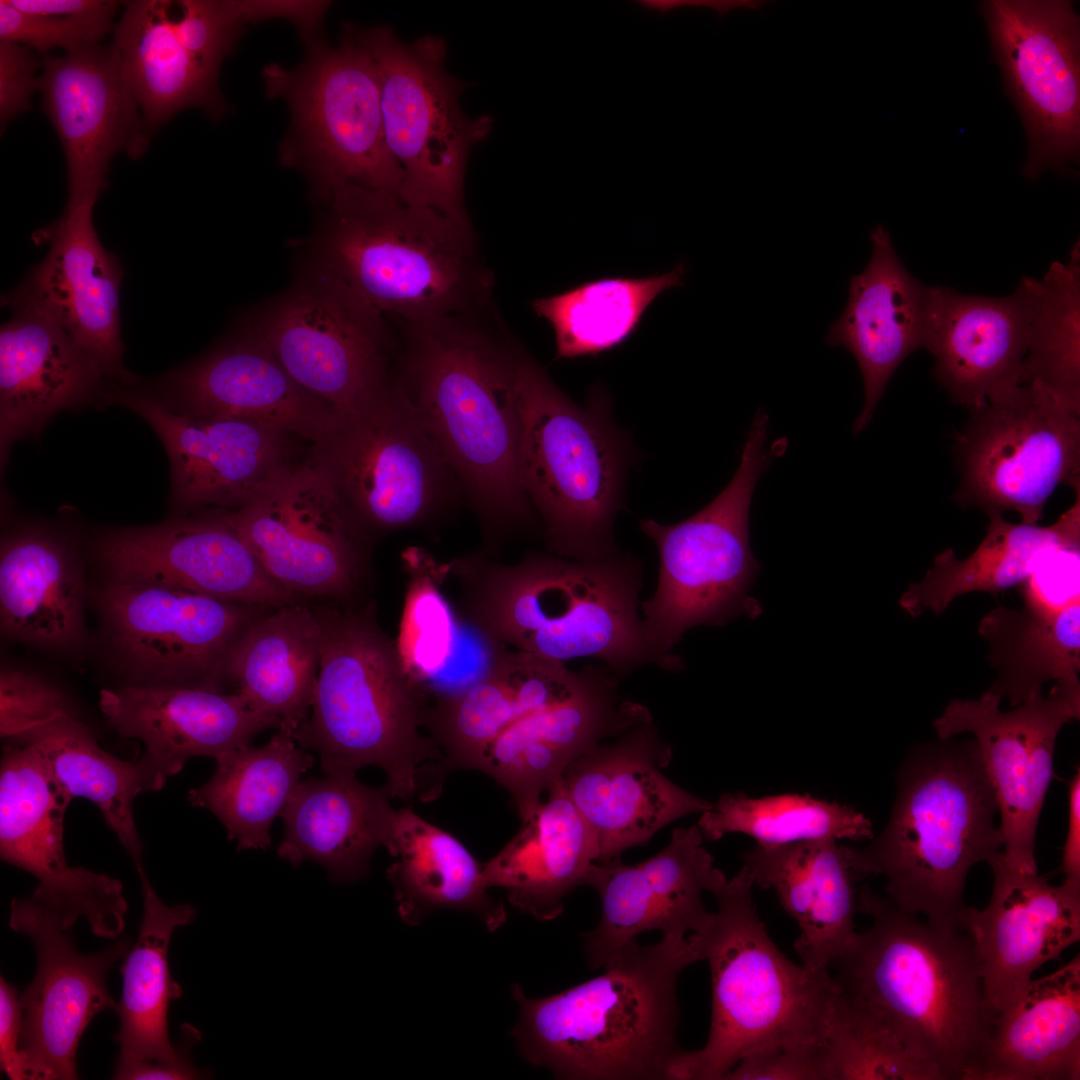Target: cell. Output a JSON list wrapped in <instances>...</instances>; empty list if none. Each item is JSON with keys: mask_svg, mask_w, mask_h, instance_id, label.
Here are the masks:
<instances>
[{"mask_svg": "<svg viewBox=\"0 0 1080 1080\" xmlns=\"http://www.w3.org/2000/svg\"><path fill=\"white\" fill-rule=\"evenodd\" d=\"M478 313L405 323L397 374L477 519L480 552L498 558L540 524L518 470L520 344Z\"/></svg>", "mask_w": 1080, "mask_h": 1080, "instance_id": "6da1fadb", "label": "cell"}, {"mask_svg": "<svg viewBox=\"0 0 1080 1080\" xmlns=\"http://www.w3.org/2000/svg\"><path fill=\"white\" fill-rule=\"evenodd\" d=\"M448 571L461 617L493 647L562 663L595 658L619 679L644 665L664 669L638 613L643 567L629 553L579 561L529 552L506 564L477 551Z\"/></svg>", "mask_w": 1080, "mask_h": 1080, "instance_id": "7a4b0ae2", "label": "cell"}, {"mask_svg": "<svg viewBox=\"0 0 1080 1080\" xmlns=\"http://www.w3.org/2000/svg\"><path fill=\"white\" fill-rule=\"evenodd\" d=\"M857 911L871 925L831 965L840 990L938 1080H973L995 1016L970 936L923 922L867 886Z\"/></svg>", "mask_w": 1080, "mask_h": 1080, "instance_id": "3957f363", "label": "cell"}, {"mask_svg": "<svg viewBox=\"0 0 1080 1080\" xmlns=\"http://www.w3.org/2000/svg\"><path fill=\"white\" fill-rule=\"evenodd\" d=\"M699 961V936L662 935L630 943L601 975L554 995L530 998L513 984L519 1054L559 1079L673 1080L684 1051L677 985Z\"/></svg>", "mask_w": 1080, "mask_h": 1080, "instance_id": "277c9868", "label": "cell"}, {"mask_svg": "<svg viewBox=\"0 0 1080 1080\" xmlns=\"http://www.w3.org/2000/svg\"><path fill=\"white\" fill-rule=\"evenodd\" d=\"M884 830L847 846L859 879H886V897L937 926L963 930L969 870L1003 846L997 802L974 740L917 747L900 766Z\"/></svg>", "mask_w": 1080, "mask_h": 1080, "instance_id": "5b68a950", "label": "cell"}, {"mask_svg": "<svg viewBox=\"0 0 1080 1080\" xmlns=\"http://www.w3.org/2000/svg\"><path fill=\"white\" fill-rule=\"evenodd\" d=\"M321 659L310 713L297 743L318 754L324 775L381 768L392 798L417 797L421 768L443 759L421 733L428 689L409 667L398 640L377 622L375 603L315 607Z\"/></svg>", "mask_w": 1080, "mask_h": 1080, "instance_id": "8992f818", "label": "cell"}, {"mask_svg": "<svg viewBox=\"0 0 1080 1080\" xmlns=\"http://www.w3.org/2000/svg\"><path fill=\"white\" fill-rule=\"evenodd\" d=\"M326 200L320 267L382 313L424 323L488 307L493 276L470 223L355 185Z\"/></svg>", "mask_w": 1080, "mask_h": 1080, "instance_id": "52a82bcc", "label": "cell"}, {"mask_svg": "<svg viewBox=\"0 0 1080 1080\" xmlns=\"http://www.w3.org/2000/svg\"><path fill=\"white\" fill-rule=\"evenodd\" d=\"M753 887L742 866L711 891L717 910L701 935L711 975L710 1029L703 1048L685 1052L686 1080H724L751 1053L826 1038L840 988L831 970L795 964L775 946L756 913Z\"/></svg>", "mask_w": 1080, "mask_h": 1080, "instance_id": "ba28073f", "label": "cell"}, {"mask_svg": "<svg viewBox=\"0 0 1080 1080\" xmlns=\"http://www.w3.org/2000/svg\"><path fill=\"white\" fill-rule=\"evenodd\" d=\"M516 383L519 476L548 552L579 561L618 552L628 449L606 395L599 388L585 406L574 403L521 345Z\"/></svg>", "mask_w": 1080, "mask_h": 1080, "instance_id": "9c48e42d", "label": "cell"}, {"mask_svg": "<svg viewBox=\"0 0 1080 1080\" xmlns=\"http://www.w3.org/2000/svg\"><path fill=\"white\" fill-rule=\"evenodd\" d=\"M768 421L760 408L733 478L703 509L671 525L652 519L639 522L660 557L654 595L640 602L643 628L666 670L683 668L672 650L690 628L722 626L738 616L761 613L757 600L748 594L760 570L750 548L749 510L760 476L777 456L765 448Z\"/></svg>", "mask_w": 1080, "mask_h": 1080, "instance_id": "30bf717a", "label": "cell"}, {"mask_svg": "<svg viewBox=\"0 0 1080 1080\" xmlns=\"http://www.w3.org/2000/svg\"><path fill=\"white\" fill-rule=\"evenodd\" d=\"M307 45L298 66L273 63L262 72L268 97L285 100L291 113L282 162L307 172L325 197L343 185L398 195L403 171L386 142L370 52L351 25L335 47L317 38Z\"/></svg>", "mask_w": 1080, "mask_h": 1080, "instance_id": "8fae6325", "label": "cell"}, {"mask_svg": "<svg viewBox=\"0 0 1080 1080\" xmlns=\"http://www.w3.org/2000/svg\"><path fill=\"white\" fill-rule=\"evenodd\" d=\"M344 505L369 539L425 529L456 503L460 487L397 376L314 445Z\"/></svg>", "mask_w": 1080, "mask_h": 1080, "instance_id": "7c38bea8", "label": "cell"}, {"mask_svg": "<svg viewBox=\"0 0 1080 1080\" xmlns=\"http://www.w3.org/2000/svg\"><path fill=\"white\" fill-rule=\"evenodd\" d=\"M355 32L377 65L385 138L403 171L398 197L469 224L465 167L471 149L491 132L492 118H470L461 109L466 84L446 71L441 38L404 43L385 26Z\"/></svg>", "mask_w": 1080, "mask_h": 1080, "instance_id": "4fadbf2b", "label": "cell"}, {"mask_svg": "<svg viewBox=\"0 0 1080 1080\" xmlns=\"http://www.w3.org/2000/svg\"><path fill=\"white\" fill-rule=\"evenodd\" d=\"M969 412L955 445L958 504L1038 524L1059 485L1080 489V412L1025 382Z\"/></svg>", "mask_w": 1080, "mask_h": 1080, "instance_id": "5bb4252c", "label": "cell"}, {"mask_svg": "<svg viewBox=\"0 0 1080 1080\" xmlns=\"http://www.w3.org/2000/svg\"><path fill=\"white\" fill-rule=\"evenodd\" d=\"M232 516L261 566L295 597L349 603L367 584L368 538L314 454L286 463Z\"/></svg>", "mask_w": 1080, "mask_h": 1080, "instance_id": "9a60e30c", "label": "cell"}, {"mask_svg": "<svg viewBox=\"0 0 1080 1080\" xmlns=\"http://www.w3.org/2000/svg\"><path fill=\"white\" fill-rule=\"evenodd\" d=\"M248 334L334 416L397 375L389 368L383 313L321 267L265 310Z\"/></svg>", "mask_w": 1080, "mask_h": 1080, "instance_id": "2e32d148", "label": "cell"}, {"mask_svg": "<svg viewBox=\"0 0 1080 1080\" xmlns=\"http://www.w3.org/2000/svg\"><path fill=\"white\" fill-rule=\"evenodd\" d=\"M992 58L1028 139L1021 174L1070 176L1080 153V20L1072 1L987 0L980 4Z\"/></svg>", "mask_w": 1080, "mask_h": 1080, "instance_id": "e0dca14e", "label": "cell"}, {"mask_svg": "<svg viewBox=\"0 0 1080 1080\" xmlns=\"http://www.w3.org/2000/svg\"><path fill=\"white\" fill-rule=\"evenodd\" d=\"M106 635L131 683L220 691L229 654L268 609L160 584L110 578L100 593Z\"/></svg>", "mask_w": 1080, "mask_h": 1080, "instance_id": "ac0fdd59", "label": "cell"}, {"mask_svg": "<svg viewBox=\"0 0 1080 1080\" xmlns=\"http://www.w3.org/2000/svg\"><path fill=\"white\" fill-rule=\"evenodd\" d=\"M989 691L952 700L933 726L939 739L971 733L1000 814L1003 858L1008 866L1037 873L1036 831L1053 780L1055 743L1061 728L1080 715V688L1055 685L1011 711Z\"/></svg>", "mask_w": 1080, "mask_h": 1080, "instance_id": "d6986e66", "label": "cell"}, {"mask_svg": "<svg viewBox=\"0 0 1080 1080\" xmlns=\"http://www.w3.org/2000/svg\"><path fill=\"white\" fill-rule=\"evenodd\" d=\"M69 803L31 745L16 743L5 749L0 771L2 860L37 878L31 896L67 927L84 918L96 936L116 939L127 912L122 883L67 863L63 817Z\"/></svg>", "mask_w": 1080, "mask_h": 1080, "instance_id": "ffe728a7", "label": "cell"}, {"mask_svg": "<svg viewBox=\"0 0 1080 1080\" xmlns=\"http://www.w3.org/2000/svg\"><path fill=\"white\" fill-rule=\"evenodd\" d=\"M9 926L31 940L37 957L34 979L20 994V1047L29 1080L78 1079L80 1038L98 1013L115 1009L106 978L127 953L129 940L81 954L71 928L31 895L11 902Z\"/></svg>", "mask_w": 1080, "mask_h": 1080, "instance_id": "44dd1931", "label": "cell"}, {"mask_svg": "<svg viewBox=\"0 0 1080 1080\" xmlns=\"http://www.w3.org/2000/svg\"><path fill=\"white\" fill-rule=\"evenodd\" d=\"M96 555L110 578L154 583L273 609L296 602L242 540L232 513L187 517L101 535Z\"/></svg>", "mask_w": 1080, "mask_h": 1080, "instance_id": "7402d4cb", "label": "cell"}, {"mask_svg": "<svg viewBox=\"0 0 1080 1080\" xmlns=\"http://www.w3.org/2000/svg\"><path fill=\"white\" fill-rule=\"evenodd\" d=\"M697 825L676 828L658 854L635 865L620 859L594 863L585 885L601 902L598 924L584 934V950L592 969L605 968L640 934L703 935L713 912L702 899L724 873L703 846Z\"/></svg>", "mask_w": 1080, "mask_h": 1080, "instance_id": "603a6c76", "label": "cell"}, {"mask_svg": "<svg viewBox=\"0 0 1080 1080\" xmlns=\"http://www.w3.org/2000/svg\"><path fill=\"white\" fill-rule=\"evenodd\" d=\"M43 109L62 144L67 165L66 211L94 203L107 187L111 159L140 158L148 127L112 45L42 59Z\"/></svg>", "mask_w": 1080, "mask_h": 1080, "instance_id": "cb8c5ba5", "label": "cell"}, {"mask_svg": "<svg viewBox=\"0 0 1080 1080\" xmlns=\"http://www.w3.org/2000/svg\"><path fill=\"white\" fill-rule=\"evenodd\" d=\"M671 759V747L650 719L565 769L561 780L595 837L597 863L620 859L671 822L713 806L663 775Z\"/></svg>", "mask_w": 1080, "mask_h": 1080, "instance_id": "d4e9b609", "label": "cell"}, {"mask_svg": "<svg viewBox=\"0 0 1080 1080\" xmlns=\"http://www.w3.org/2000/svg\"><path fill=\"white\" fill-rule=\"evenodd\" d=\"M583 678L563 701L505 728L479 755L472 770L484 772L512 797L521 821L576 758L607 737L652 719L648 709L624 701L619 679L605 665L583 668Z\"/></svg>", "mask_w": 1080, "mask_h": 1080, "instance_id": "484cf974", "label": "cell"}, {"mask_svg": "<svg viewBox=\"0 0 1080 1080\" xmlns=\"http://www.w3.org/2000/svg\"><path fill=\"white\" fill-rule=\"evenodd\" d=\"M986 863L993 873L990 901L983 910L967 907L963 930L973 942L996 1017L1018 1000L1036 969L1079 941L1080 889L1017 871L1002 852Z\"/></svg>", "mask_w": 1080, "mask_h": 1080, "instance_id": "4316f807", "label": "cell"}, {"mask_svg": "<svg viewBox=\"0 0 1080 1080\" xmlns=\"http://www.w3.org/2000/svg\"><path fill=\"white\" fill-rule=\"evenodd\" d=\"M582 678L583 669L571 671L562 662L496 646L473 680L435 691L425 727L443 759L422 767L420 799L436 798L450 771L472 770L482 751L505 728L563 701Z\"/></svg>", "mask_w": 1080, "mask_h": 1080, "instance_id": "83f0119b", "label": "cell"}, {"mask_svg": "<svg viewBox=\"0 0 1080 1080\" xmlns=\"http://www.w3.org/2000/svg\"><path fill=\"white\" fill-rule=\"evenodd\" d=\"M113 397L158 434L170 459L173 497L182 507L239 509L289 462L290 436L273 428L186 415L146 392L115 389Z\"/></svg>", "mask_w": 1080, "mask_h": 1080, "instance_id": "f1b7e54d", "label": "cell"}, {"mask_svg": "<svg viewBox=\"0 0 1080 1080\" xmlns=\"http://www.w3.org/2000/svg\"><path fill=\"white\" fill-rule=\"evenodd\" d=\"M137 870L143 917L138 937L120 966L122 995L114 1009L119 1018L115 1041L120 1053L113 1078H203L189 1058L190 1048L200 1039L198 1030L183 1025L179 1043L174 1046L167 1025L169 1004L182 995L181 986L169 972V943L174 930L192 922L196 911L188 904L169 906L162 902L143 869Z\"/></svg>", "mask_w": 1080, "mask_h": 1080, "instance_id": "f546056e", "label": "cell"}, {"mask_svg": "<svg viewBox=\"0 0 1080 1080\" xmlns=\"http://www.w3.org/2000/svg\"><path fill=\"white\" fill-rule=\"evenodd\" d=\"M94 203L64 213L34 238L49 246L45 258L14 291L46 307L108 376L129 380L122 368L120 285L123 270L96 233Z\"/></svg>", "mask_w": 1080, "mask_h": 1080, "instance_id": "4dcf8cb0", "label": "cell"}, {"mask_svg": "<svg viewBox=\"0 0 1080 1080\" xmlns=\"http://www.w3.org/2000/svg\"><path fill=\"white\" fill-rule=\"evenodd\" d=\"M159 387L166 398L160 400L176 412L248 420L314 445L335 422L249 334L166 375Z\"/></svg>", "mask_w": 1080, "mask_h": 1080, "instance_id": "1f68e13d", "label": "cell"}, {"mask_svg": "<svg viewBox=\"0 0 1080 1080\" xmlns=\"http://www.w3.org/2000/svg\"><path fill=\"white\" fill-rule=\"evenodd\" d=\"M0 330V449L36 434L57 412L91 397L108 377L46 307L16 291Z\"/></svg>", "mask_w": 1080, "mask_h": 1080, "instance_id": "d6a6232c", "label": "cell"}, {"mask_svg": "<svg viewBox=\"0 0 1080 1080\" xmlns=\"http://www.w3.org/2000/svg\"><path fill=\"white\" fill-rule=\"evenodd\" d=\"M1031 318L1029 277L1005 297L931 286L925 349L933 376L968 410L1021 383Z\"/></svg>", "mask_w": 1080, "mask_h": 1080, "instance_id": "836d02e7", "label": "cell"}, {"mask_svg": "<svg viewBox=\"0 0 1080 1080\" xmlns=\"http://www.w3.org/2000/svg\"><path fill=\"white\" fill-rule=\"evenodd\" d=\"M870 240V260L850 277L845 309L825 337L827 345L843 346L854 356L862 375L865 403L853 435L870 423L900 364L925 349L930 319L931 286L905 268L881 224L870 231Z\"/></svg>", "mask_w": 1080, "mask_h": 1080, "instance_id": "e575fe53", "label": "cell"}, {"mask_svg": "<svg viewBox=\"0 0 1080 1080\" xmlns=\"http://www.w3.org/2000/svg\"><path fill=\"white\" fill-rule=\"evenodd\" d=\"M99 705L121 737L143 742V756L166 781L193 757L215 758L277 728L238 692L202 687L129 682L103 689Z\"/></svg>", "mask_w": 1080, "mask_h": 1080, "instance_id": "d590c367", "label": "cell"}, {"mask_svg": "<svg viewBox=\"0 0 1080 1080\" xmlns=\"http://www.w3.org/2000/svg\"><path fill=\"white\" fill-rule=\"evenodd\" d=\"M753 886L772 889L796 922L794 948L801 963L815 970L831 965L854 944L856 883L847 846L833 838L784 845L755 844L743 856Z\"/></svg>", "mask_w": 1080, "mask_h": 1080, "instance_id": "8d00e7d4", "label": "cell"}, {"mask_svg": "<svg viewBox=\"0 0 1080 1080\" xmlns=\"http://www.w3.org/2000/svg\"><path fill=\"white\" fill-rule=\"evenodd\" d=\"M391 798L386 784L366 785L356 773L301 780L280 815L279 857L293 866L317 862L336 883L362 878L373 853L392 847L397 810Z\"/></svg>", "mask_w": 1080, "mask_h": 1080, "instance_id": "74e56055", "label": "cell"}, {"mask_svg": "<svg viewBox=\"0 0 1080 1080\" xmlns=\"http://www.w3.org/2000/svg\"><path fill=\"white\" fill-rule=\"evenodd\" d=\"M547 792L520 831L483 864L487 888H503L513 907L540 921L562 914L565 898L585 885L598 860L595 837L562 780Z\"/></svg>", "mask_w": 1080, "mask_h": 1080, "instance_id": "f35d334b", "label": "cell"}, {"mask_svg": "<svg viewBox=\"0 0 1080 1080\" xmlns=\"http://www.w3.org/2000/svg\"><path fill=\"white\" fill-rule=\"evenodd\" d=\"M1080 1079V957L999 1013L973 1080Z\"/></svg>", "mask_w": 1080, "mask_h": 1080, "instance_id": "ab89813d", "label": "cell"}, {"mask_svg": "<svg viewBox=\"0 0 1080 1080\" xmlns=\"http://www.w3.org/2000/svg\"><path fill=\"white\" fill-rule=\"evenodd\" d=\"M321 647L315 609L289 603L244 630L229 654L227 676L253 710L295 733L310 713Z\"/></svg>", "mask_w": 1080, "mask_h": 1080, "instance_id": "60d3db41", "label": "cell"}, {"mask_svg": "<svg viewBox=\"0 0 1080 1080\" xmlns=\"http://www.w3.org/2000/svg\"><path fill=\"white\" fill-rule=\"evenodd\" d=\"M82 600L75 552L59 536L33 528L2 541L3 632L42 647H75L83 634Z\"/></svg>", "mask_w": 1080, "mask_h": 1080, "instance_id": "b9f144b4", "label": "cell"}, {"mask_svg": "<svg viewBox=\"0 0 1080 1080\" xmlns=\"http://www.w3.org/2000/svg\"><path fill=\"white\" fill-rule=\"evenodd\" d=\"M172 1L125 3L112 46L143 117L154 130L179 111L196 107L213 117L226 111L219 73L193 56L177 37Z\"/></svg>", "mask_w": 1080, "mask_h": 1080, "instance_id": "7bdbcfd3", "label": "cell"}, {"mask_svg": "<svg viewBox=\"0 0 1080 1080\" xmlns=\"http://www.w3.org/2000/svg\"><path fill=\"white\" fill-rule=\"evenodd\" d=\"M389 854L396 860L387 878L407 925H419L441 909L475 914L491 932L505 923L503 904L488 894L483 864L455 836L408 806L396 812Z\"/></svg>", "mask_w": 1080, "mask_h": 1080, "instance_id": "ee69618b", "label": "cell"}, {"mask_svg": "<svg viewBox=\"0 0 1080 1080\" xmlns=\"http://www.w3.org/2000/svg\"><path fill=\"white\" fill-rule=\"evenodd\" d=\"M1074 504L1050 526L1015 524L989 515L987 533L977 549L958 559L953 549L939 553L924 578L909 585L899 604L912 617L929 609L943 613L969 592L997 594L1019 586L1054 550L1080 543V491Z\"/></svg>", "mask_w": 1080, "mask_h": 1080, "instance_id": "f6af8a7d", "label": "cell"}, {"mask_svg": "<svg viewBox=\"0 0 1080 1080\" xmlns=\"http://www.w3.org/2000/svg\"><path fill=\"white\" fill-rule=\"evenodd\" d=\"M277 730L262 746L247 744L217 755L212 777L188 795L191 805L219 819L239 850L271 846L274 819L314 764L293 731Z\"/></svg>", "mask_w": 1080, "mask_h": 1080, "instance_id": "bcb514c9", "label": "cell"}, {"mask_svg": "<svg viewBox=\"0 0 1080 1080\" xmlns=\"http://www.w3.org/2000/svg\"><path fill=\"white\" fill-rule=\"evenodd\" d=\"M14 742L38 752L67 801L82 797L93 802L136 868L142 867L133 802L140 793L158 791L166 783L143 755L123 761L106 752L77 715L60 716Z\"/></svg>", "mask_w": 1080, "mask_h": 1080, "instance_id": "7dc6e473", "label": "cell"}, {"mask_svg": "<svg viewBox=\"0 0 1080 1080\" xmlns=\"http://www.w3.org/2000/svg\"><path fill=\"white\" fill-rule=\"evenodd\" d=\"M979 633L990 643L997 678L989 692L1018 706L1043 684L1080 688V602L1063 609L1024 604L998 607L983 617Z\"/></svg>", "mask_w": 1080, "mask_h": 1080, "instance_id": "c3c4849f", "label": "cell"}, {"mask_svg": "<svg viewBox=\"0 0 1080 1080\" xmlns=\"http://www.w3.org/2000/svg\"><path fill=\"white\" fill-rule=\"evenodd\" d=\"M686 268L649 276H606L537 298L530 306L551 326L555 359L610 352L638 330L645 313L665 291L682 286Z\"/></svg>", "mask_w": 1080, "mask_h": 1080, "instance_id": "681fc988", "label": "cell"}, {"mask_svg": "<svg viewBox=\"0 0 1080 1080\" xmlns=\"http://www.w3.org/2000/svg\"><path fill=\"white\" fill-rule=\"evenodd\" d=\"M1031 318L1021 382L1038 385L1080 412V251L1029 277Z\"/></svg>", "mask_w": 1080, "mask_h": 1080, "instance_id": "f907efd6", "label": "cell"}, {"mask_svg": "<svg viewBox=\"0 0 1080 1080\" xmlns=\"http://www.w3.org/2000/svg\"><path fill=\"white\" fill-rule=\"evenodd\" d=\"M697 826L709 841L742 833L761 845L820 838L870 840L874 836L872 823L856 809L796 793L760 798L724 793L701 813Z\"/></svg>", "mask_w": 1080, "mask_h": 1080, "instance_id": "816d5d0a", "label": "cell"}, {"mask_svg": "<svg viewBox=\"0 0 1080 1080\" xmlns=\"http://www.w3.org/2000/svg\"><path fill=\"white\" fill-rule=\"evenodd\" d=\"M826 1042L831 1080H938L890 1030L841 990Z\"/></svg>", "mask_w": 1080, "mask_h": 1080, "instance_id": "f5cc1de1", "label": "cell"}, {"mask_svg": "<svg viewBox=\"0 0 1080 1080\" xmlns=\"http://www.w3.org/2000/svg\"><path fill=\"white\" fill-rule=\"evenodd\" d=\"M253 1L182 0L173 2L172 21L184 47L219 73L243 26L254 22Z\"/></svg>", "mask_w": 1080, "mask_h": 1080, "instance_id": "db71d44e", "label": "cell"}, {"mask_svg": "<svg viewBox=\"0 0 1080 1080\" xmlns=\"http://www.w3.org/2000/svg\"><path fill=\"white\" fill-rule=\"evenodd\" d=\"M119 3L91 15L43 16L24 13L8 0L0 1V40L24 45L41 53L61 48L66 54L99 45L111 30Z\"/></svg>", "mask_w": 1080, "mask_h": 1080, "instance_id": "11a10c76", "label": "cell"}, {"mask_svg": "<svg viewBox=\"0 0 1080 1080\" xmlns=\"http://www.w3.org/2000/svg\"><path fill=\"white\" fill-rule=\"evenodd\" d=\"M63 715H77L66 695L37 673L4 666L0 672V734L17 741Z\"/></svg>", "mask_w": 1080, "mask_h": 1080, "instance_id": "9f6ffc18", "label": "cell"}, {"mask_svg": "<svg viewBox=\"0 0 1080 1080\" xmlns=\"http://www.w3.org/2000/svg\"><path fill=\"white\" fill-rule=\"evenodd\" d=\"M724 1080H831L826 1038L751 1053L742 1058Z\"/></svg>", "mask_w": 1080, "mask_h": 1080, "instance_id": "6f0895ef", "label": "cell"}, {"mask_svg": "<svg viewBox=\"0 0 1080 1080\" xmlns=\"http://www.w3.org/2000/svg\"><path fill=\"white\" fill-rule=\"evenodd\" d=\"M39 62L32 49L17 43L0 42V123H7L30 108V98L39 88Z\"/></svg>", "mask_w": 1080, "mask_h": 1080, "instance_id": "680465c9", "label": "cell"}, {"mask_svg": "<svg viewBox=\"0 0 1080 1080\" xmlns=\"http://www.w3.org/2000/svg\"><path fill=\"white\" fill-rule=\"evenodd\" d=\"M22 1007L16 987L0 980V1063L1 1070L12 1080L29 1079L28 1068L21 1051Z\"/></svg>", "mask_w": 1080, "mask_h": 1080, "instance_id": "91938a15", "label": "cell"}, {"mask_svg": "<svg viewBox=\"0 0 1080 1080\" xmlns=\"http://www.w3.org/2000/svg\"><path fill=\"white\" fill-rule=\"evenodd\" d=\"M1061 871L1064 883L1080 889V770L1068 784V823Z\"/></svg>", "mask_w": 1080, "mask_h": 1080, "instance_id": "94428289", "label": "cell"}, {"mask_svg": "<svg viewBox=\"0 0 1080 1080\" xmlns=\"http://www.w3.org/2000/svg\"><path fill=\"white\" fill-rule=\"evenodd\" d=\"M17 10L43 16H81L103 12L117 3L110 0H8Z\"/></svg>", "mask_w": 1080, "mask_h": 1080, "instance_id": "6125c7cd", "label": "cell"}, {"mask_svg": "<svg viewBox=\"0 0 1080 1080\" xmlns=\"http://www.w3.org/2000/svg\"><path fill=\"white\" fill-rule=\"evenodd\" d=\"M640 5L647 10L661 13L689 6L711 8L723 14L737 8L758 9L763 5V2L748 0H645L640 1Z\"/></svg>", "mask_w": 1080, "mask_h": 1080, "instance_id": "be15d7a7", "label": "cell"}]
</instances>
